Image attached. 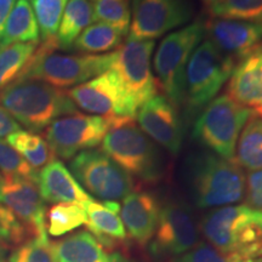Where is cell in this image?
Listing matches in <instances>:
<instances>
[{"label": "cell", "instance_id": "obj_1", "mask_svg": "<svg viewBox=\"0 0 262 262\" xmlns=\"http://www.w3.org/2000/svg\"><path fill=\"white\" fill-rule=\"evenodd\" d=\"M185 175L189 194L201 209L231 205L245 196L247 179L234 159L211 152L195 153L186 162Z\"/></svg>", "mask_w": 262, "mask_h": 262}, {"label": "cell", "instance_id": "obj_2", "mask_svg": "<svg viewBox=\"0 0 262 262\" xmlns=\"http://www.w3.org/2000/svg\"><path fill=\"white\" fill-rule=\"evenodd\" d=\"M0 107L29 131L47 129L58 118L78 113L67 91L39 80H15L0 90Z\"/></svg>", "mask_w": 262, "mask_h": 262}, {"label": "cell", "instance_id": "obj_3", "mask_svg": "<svg viewBox=\"0 0 262 262\" xmlns=\"http://www.w3.org/2000/svg\"><path fill=\"white\" fill-rule=\"evenodd\" d=\"M57 48L56 38L38 45L16 80H39L60 89L83 84L112 67L114 51L103 55H63L54 52Z\"/></svg>", "mask_w": 262, "mask_h": 262}, {"label": "cell", "instance_id": "obj_4", "mask_svg": "<svg viewBox=\"0 0 262 262\" xmlns=\"http://www.w3.org/2000/svg\"><path fill=\"white\" fill-rule=\"evenodd\" d=\"M102 152L133 178L157 182L164 173L163 156L156 142L134 120L116 123L101 143Z\"/></svg>", "mask_w": 262, "mask_h": 262}, {"label": "cell", "instance_id": "obj_5", "mask_svg": "<svg viewBox=\"0 0 262 262\" xmlns=\"http://www.w3.org/2000/svg\"><path fill=\"white\" fill-rule=\"evenodd\" d=\"M204 37V24L195 21L166 35L153 60L157 84L176 107L183 103L185 75L193 51Z\"/></svg>", "mask_w": 262, "mask_h": 262}, {"label": "cell", "instance_id": "obj_6", "mask_svg": "<svg viewBox=\"0 0 262 262\" xmlns=\"http://www.w3.org/2000/svg\"><path fill=\"white\" fill-rule=\"evenodd\" d=\"M254 110L244 107L227 94L214 98L199 116L193 137L221 158L233 160L242 130Z\"/></svg>", "mask_w": 262, "mask_h": 262}, {"label": "cell", "instance_id": "obj_7", "mask_svg": "<svg viewBox=\"0 0 262 262\" xmlns=\"http://www.w3.org/2000/svg\"><path fill=\"white\" fill-rule=\"evenodd\" d=\"M235 61L208 39L203 40L189 58L185 75V96L191 114L208 106L229 79Z\"/></svg>", "mask_w": 262, "mask_h": 262}, {"label": "cell", "instance_id": "obj_8", "mask_svg": "<svg viewBox=\"0 0 262 262\" xmlns=\"http://www.w3.org/2000/svg\"><path fill=\"white\" fill-rule=\"evenodd\" d=\"M70 168L81 187L103 202L120 201L134 189V179L102 150L78 153Z\"/></svg>", "mask_w": 262, "mask_h": 262}, {"label": "cell", "instance_id": "obj_9", "mask_svg": "<svg viewBox=\"0 0 262 262\" xmlns=\"http://www.w3.org/2000/svg\"><path fill=\"white\" fill-rule=\"evenodd\" d=\"M67 94L80 110L116 122L134 120L137 116L139 108L113 70L72 88Z\"/></svg>", "mask_w": 262, "mask_h": 262}, {"label": "cell", "instance_id": "obj_10", "mask_svg": "<svg viewBox=\"0 0 262 262\" xmlns=\"http://www.w3.org/2000/svg\"><path fill=\"white\" fill-rule=\"evenodd\" d=\"M116 123L111 118L74 113L52 122L44 131L55 156L68 160L83 150L97 147Z\"/></svg>", "mask_w": 262, "mask_h": 262}, {"label": "cell", "instance_id": "obj_11", "mask_svg": "<svg viewBox=\"0 0 262 262\" xmlns=\"http://www.w3.org/2000/svg\"><path fill=\"white\" fill-rule=\"evenodd\" d=\"M155 45V40L127 38L117 50H114L111 70L116 72L120 78L137 108L148 102L158 91V84L152 73L150 64Z\"/></svg>", "mask_w": 262, "mask_h": 262}, {"label": "cell", "instance_id": "obj_12", "mask_svg": "<svg viewBox=\"0 0 262 262\" xmlns=\"http://www.w3.org/2000/svg\"><path fill=\"white\" fill-rule=\"evenodd\" d=\"M198 227L189 209L176 201L160 206L157 229L149 244V254L156 260L176 257L194 248Z\"/></svg>", "mask_w": 262, "mask_h": 262}, {"label": "cell", "instance_id": "obj_13", "mask_svg": "<svg viewBox=\"0 0 262 262\" xmlns=\"http://www.w3.org/2000/svg\"><path fill=\"white\" fill-rule=\"evenodd\" d=\"M192 14L188 0H134L129 38L155 40L187 24Z\"/></svg>", "mask_w": 262, "mask_h": 262}, {"label": "cell", "instance_id": "obj_14", "mask_svg": "<svg viewBox=\"0 0 262 262\" xmlns=\"http://www.w3.org/2000/svg\"><path fill=\"white\" fill-rule=\"evenodd\" d=\"M0 204L8 208L33 237L48 234L47 208L34 181L2 176Z\"/></svg>", "mask_w": 262, "mask_h": 262}, {"label": "cell", "instance_id": "obj_15", "mask_svg": "<svg viewBox=\"0 0 262 262\" xmlns=\"http://www.w3.org/2000/svg\"><path fill=\"white\" fill-rule=\"evenodd\" d=\"M219 250L247 262L262 256V210L233 205L222 229Z\"/></svg>", "mask_w": 262, "mask_h": 262}, {"label": "cell", "instance_id": "obj_16", "mask_svg": "<svg viewBox=\"0 0 262 262\" xmlns=\"http://www.w3.org/2000/svg\"><path fill=\"white\" fill-rule=\"evenodd\" d=\"M204 34L208 40L235 62L262 50L261 24L210 17L204 24Z\"/></svg>", "mask_w": 262, "mask_h": 262}, {"label": "cell", "instance_id": "obj_17", "mask_svg": "<svg viewBox=\"0 0 262 262\" xmlns=\"http://www.w3.org/2000/svg\"><path fill=\"white\" fill-rule=\"evenodd\" d=\"M137 113L141 130L171 155H178L183 143V124L178 107L165 96L156 95Z\"/></svg>", "mask_w": 262, "mask_h": 262}, {"label": "cell", "instance_id": "obj_18", "mask_svg": "<svg viewBox=\"0 0 262 262\" xmlns=\"http://www.w3.org/2000/svg\"><path fill=\"white\" fill-rule=\"evenodd\" d=\"M159 214V202L152 193L146 191L129 193L120 206V215L126 232L141 247H145L152 241Z\"/></svg>", "mask_w": 262, "mask_h": 262}, {"label": "cell", "instance_id": "obj_19", "mask_svg": "<svg viewBox=\"0 0 262 262\" xmlns=\"http://www.w3.org/2000/svg\"><path fill=\"white\" fill-rule=\"evenodd\" d=\"M37 186L45 202L84 205L94 199L81 187L67 166L56 158L39 170Z\"/></svg>", "mask_w": 262, "mask_h": 262}, {"label": "cell", "instance_id": "obj_20", "mask_svg": "<svg viewBox=\"0 0 262 262\" xmlns=\"http://www.w3.org/2000/svg\"><path fill=\"white\" fill-rule=\"evenodd\" d=\"M56 262H131L123 254L107 253L89 231H80L51 243Z\"/></svg>", "mask_w": 262, "mask_h": 262}, {"label": "cell", "instance_id": "obj_21", "mask_svg": "<svg viewBox=\"0 0 262 262\" xmlns=\"http://www.w3.org/2000/svg\"><path fill=\"white\" fill-rule=\"evenodd\" d=\"M227 95L251 110L262 107V50L235 64L229 77Z\"/></svg>", "mask_w": 262, "mask_h": 262}, {"label": "cell", "instance_id": "obj_22", "mask_svg": "<svg viewBox=\"0 0 262 262\" xmlns=\"http://www.w3.org/2000/svg\"><path fill=\"white\" fill-rule=\"evenodd\" d=\"M83 206L88 216L85 226L104 248H112L114 241H124L126 238L125 226L119 216V203H98L93 199Z\"/></svg>", "mask_w": 262, "mask_h": 262}, {"label": "cell", "instance_id": "obj_23", "mask_svg": "<svg viewBox=\"0 0 262 262\" xmlns=\"http://www.w3.org/2000/svg\"><path fill=\"white\" fill-rule=\"evenodd\" d=\"M39 27L29 0H17L0 34V49L17 42L39 41Z\"/></svg>", "mask_w": 262, "mask_h": 262}, {"label": "cell", "instance_id": "obj_24", "mask_svg": "<svg viewBox=\"0 0 262 262\" xmlns=\"http://www.w3.org/2000/svg\"><path fill=\"white\" fill-rule=\"evenodd\" d=\"M95 22L90 0H70L62 15L56 39L58 47L67 49L74 44L85 28Z\"/></svg>", "mask_w": 262, "mask_h": 262}, {"label": "cell", "instance_id": "obj_25", "mask_svg": "<svg viewBox=\"0 0 262 262\" xmlns=\"http://www.w3.org/2000/svg\"><path fill=\"white\" fill-rule=\"evenodd\" d=\"M235 162L242 169H262V118L256 113L249 118L235 147Z\"/></svg>", "mask_w": 262, "mask_h": 262}, {"label": "cell", "instance_id": "obj_26", "mask_svg": "<svg viewBox=\"0 0 262 262\" xmlns=\"http://www.w3.org/2000/svg\"><path fill=\"white\" fill-rule=\"evenodd\" d=\"M6 141L37 171L56 157L45 139L31 131L19 130L6 137Z\"/></svg>", "mask_w": 262, "mask_h": 262}, {"label": "cell", "instance_id": "obj_27", "mask_svg": "<svg viewBox=\"0 0 262 262\" xmlns=\"http://www.w3.org/2000/svg\"><path fill=\"white\" fill-rule=\"evenodd\" d=\"M123 38L124 35L116 28L102 22H96L81 32L73 47L88 54H108L122 45Z\"/></svg>", "mask_w": 262, "mask_h": 262}, {"label": "cell", "instance_id": "obj_28", "mask_svg": "<svg viewBox=\"0 0 262 262\" xmlns=\"http://www.w3.org/2000/svg\"><path fill=\"white\" fill-rule=\"evenodd\" d=\"M39 41L17 42L0 49V90L17 79L37 50Z\"/></svg>", "mask_w": 262, "mask_h": 262}, {"label": "cell", "instance_id": "obj_29", "mask_svg": "<svg viewBox=\"0 0 262 262\" xmlns=\"http://www.w3.org/2000/svg\"><path fill=\"white\" fill-rule=\"evenodd\" d=\"M47 231L52 237H61L68 232L86 225L88 216L83 205L60 203L48 211Z\"/></svg>", "mask_w": 262, "mask_h": 262}, {"label": "cell", "instance_id": "obj_30", "mask_svg": "<svg viewBox=\"0 0 262 262\" xmlns=\"http://www.w3.org/2000/svg\"><path fill=\"white\" fill-rule=\"evenodd\" d=\"M208 8L211 17L262 25V0H215Z\"/></svg>", "mask_w": 262, "mask_h": 262}, {"label": "cell", "instance_id": "obj_31", "mask_svg": "<svg viewBox=\"0 0 262 262\" xmlns=\"http://www.w3.org/2000/svg\"><path fill=\"white\" fill-rule=\"evenodd\" d=\"M70 0H32L31 5L37 18L42 40L56 38L62 15Z\"/></svg>", "mask_w": 262, "mask_h": 262}, {"label": "cell", "instance_id": "obj_32", "mask_svg": "<svg viewBox=\"0 0 262 262\" xmlns=\"http://www.w3.org/2000/svg\"><path fill=\"white\" fill-rule=\"evenodd\" d=\"M93 9L95 21L116 28L123 35L129 34L131 24L129 0H96Z\"/></svg>", "mask_w": 262, "mask_h": 262}, {"label": "cell", "instance_id": "obj_33", "mask_svg": "<svg viewBox=\"0 0 262 262\" xmlns=\"http://www.w3.org/2000/svg\"><path fill=\"white\" fill-rule=\"evenodd\" d=\"M10 262H56L48 234L34 235L9 255Z\"/></svg>", "mask_w": 262, "mask_h": 262}, {"label": "cell", "instance_id": "obj_34", "mask_svg": "<svg viewBox=\"0 0 262 262\" xmlns=\"http://www.w3.org/2000/svg\"><path fill=\"white\" fill-rule=\"evenodd\" d=\"M0 171L8 178H24L37 183L38 171L26 162L24 157L9 145L6 140L0 139Z\"/></svg>", "mask_w": 262, "mask_h": 262}, {"label": "cell", "instance_id": "obj_35", "mask_svg": "<svg viewBox=\"0 0 262 262\" xmlns=\"http://www.w3.org/2000/svg\"><path fill=\"white\" fill-rule=\"evenodd\" d=\"M28 231L19 222L15 215L0 204V245L11 248L24 243Z\"/></svg>", "mask_w": 262, "mask_h": 262}, {"label": "cell", "instance_id": "obj_36", "mask_svg": "<svg viewBox=\"0 0 262 262\" xmlns=\"http://www.w3.org/2000/svg\"><path fill=\"white\" fill-rule=\"evenodd\" d=\"M170 262H247L233 254H225L211 244H199ZM250 262V261H249Z\"/></svg>", "mask_w": 262, "mask_h": 262}, {"label": "cell", "instance_id": "obj_37", "mask_svg": "<svg viewBox=\"0 0 262 262\" xmlns=\"http://www.w3.org/2000/svg\"><path fill=\"white\" fill-rule=\"evenodd\" d=\"M245 199L247 205L262 210V169L249 173L245 183Z\"/></svg>", "mask_w": 262, "mask_h": 262}, {"label": "cell", "instance_id": "obj_38", "mask_svg": "<svg viewBox=\"0 0 262 262\" xmlns=\"http://www.w3.org/2000/svg\"><path fill=\"white\" fill-rule=\"evenodd\" d=\"M19 130H21V125L17 123V120L9 112H6L4 108L0 107V139L8 137Z\"/></svg>", "mask_w": 262, "mask_h": 262}, {"label": "cell", "instance_id": "obj_39", "mask_svg": "<svg viewBox=\"0 0 262 262\" xmlns=\"http://www.w3.org/2000/svg\"><path fill=\"white\" fill-rule=\"evenodd\" d=\"M17 0H0V34L3 33V29L5 27L8 17L11 14L12 9Z\"/></svg>", "mask_w": 262, "mask_h": 262}, {"label": "cell", "instance_id": "obj_40", "mask_svg": "<svg viewBox=\"0 0 262 262\" xmlns=\"http://www.w3.org/2000/svg\"><path fill=\"white\" fill-rule=\"evenodd\" d=\"M8 250L9 248L4 247V245H0V262H10Z\"/></svg>", "mask_w": 262, "mask_h": 262}, {"label": "cell", "instance_id": "obj_41", "mask_svg": "<svg viewBox=\"0 0 262 262\" xmlns=\"http://www.w3.org/2000/svg\"><path fill=\"white\" fill-rule=\"evenodd\" d=\"M254 112L256 113V114H258V116H260V117L262 118V107L256 108V110H254Z\"/></svg>", "mask_w": 262, "mask_h": 262}, {"label": "cell", "instance_id": "obj_42", "mask_svg": "<svg viewBox=\"0 0 262 262\" xmlns=\"http://www.w3.org/2000/svg\"><path fill=\"white\" fill-rule=\"evenodd\" d=\"M202 2H203V3H204V4H205V5H208V6H209V5H211V4H212V3H214V2H215V0H202Z\"/></svg>", "mask_w": 262, "mask_h": 262}, {"label": "cell", "instance_id": "obj_43", "mask_svg": "<svg viewBox=\"0 0 262 262\" xmlns=\"http://www.w3.org/2000/svg\"><path fill=\"white\" fill-rule=\"evenodd\" d=\"M250 262H262V256L257 257V258H254V260H251Z\"/></svg>", "mask_w": 262, "mask_h": 262}, {"label": "cell", "instance_id": "obj_44", "mask_svg": "<svg viewBox=\"0 0 262 262\" xmlns=\"http://www.w3.org/2000/svg\"><path fill=\"white\" fill-rule=\"evenodd\" d=\"M93 2H96V0H93Z\"/></svg>", "mask_w": 262, "mask_h": 262}, {"label": "cell", "instance_id": "obj_45", "mask_svg": "<svg viewBox=\"0 0 262 262\" xmlns=\"http://www.w3.org/2000/svg\"><path fill=\"white\" fill-rule=\"evenodd\" d=\"M0 178H2V175H0Z\"/></svg>", "mask_w": 262, "mask_h": 262}]
</instances>
